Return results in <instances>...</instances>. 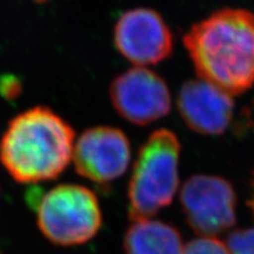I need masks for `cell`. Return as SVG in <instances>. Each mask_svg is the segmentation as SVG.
Listing matches in <instances>:
<instances>
[{"label": "cell", "mask_w": 254, "mask_h": 254, "mask_svg": "<svg viewBox=\"0 0 254 254\" xmlns=\"http://www.w3.org/2000/svg\"><path fill=\"white\" fill-rule=\"evenodd\" d=\"M184 45L202 80L232 97L254 86V12L215 11L190 28Z\"/></svg>", "instance_id": "obj_1"}, {"label": "cell", "mask_w": 254, "mask_h": 254, "mask_svg": "<svg viewBox=\"0 0 254 254\" xmlns=\"http://www.w3.org/2000/svg\"><path fill=\"white\" fill-rule=\"evenodd\" d=\"M74 131L49 107L37 106L9 122L0 141V161L15 182L55 179L73 158Z\"/></svg>", "instance_id": "obj_2"}, {"label": "cell", "mask_w": 254, "mask_h": 254, "mask_svg": "<svg viewBox=\"0 0 254 254\" xmlns=\"http://www.w3.org/2000/svg\"><path fill=\"white\" fill-rule=\"evenodd\" d=\"M182 145L176 133L154 131L138 152L128 184V215L132 221L151 219L173 201L179 187Z\"/></svg>", "instance_id": "obj_3"}, {"label": "cell", "mask_w": 254, "mask_h": 254, "mask_svg": "<svg viewBox=\"0 0 254 254\" xmlns=\"http://www.w3.org/2000/svg\"><path fill=\"white\" fill-rule=\"evenodd\" d=\"M36 206L40 231L57 245H80L92 239L101 227L97 195L81 185L57 186L39 196Z\"/></svg>", "instance_id": "obj_4"}, {"label": "cell", "mask_w": 254, "mask_h": 254, "mask_svg": "<svg viewBox=\"0 0 254 254\" xmlns=\"http://www.w3.org/2000/svg\"><path fill=\"white\" fill-rule=\"evenodd\" d=\"M180 202L187 222L199 236H218L237 222L236 192L221 177H190L182 187Z\"/></svg>", "instance_id": "obj_5"}, {"label": "cell", "mask_w": 254, "mask_h": 254, "mask_svg": "<svg viewBox=\"0 0 254 254\" xmlns=\"http://www.w3.org/2000/svg\"><path fill=\"white\" fill-rule=\"evenodd\" d=\"M110 98L117 113L138 126L164 118L172 107L171 92L164 79L152 69L139 66L114 78Z\"/></svg>", "instance_id": "obj_6"}, {"label": "cell", "mask_w": 254, "mask_h": 254, "mask_svg": "<svg viewBox=\"0 0 254 254\" xmlns=\"http://www.w3.org/2000/svg\"><path fill=\"white\" fill-rule=\"evenodd\" d=\"M116 49L139 67L164 62L173 52V34L160 13L138 7L124 12L114 25Z\"/></svg>", "instance_id": "obj_7"}, {"label": "cell", "mask_w": 254, "mask_h": 254, "mask_svg": "<svg viewBox=\"0 0 254 254\" xmlns=\"http://www.w3.org/2000/svg\"><path fill=\"white\" fill-rule=\"evenodd\" d=\"M75 170L97 184L119 179L131 163V144L122 129L97 126L79 136L73 148Z\"/></svg>", "instance_id": "obj_8"}, {"label": "cell", "mask_w": 254, "mask_h": 254, "mask_svg": "<svg viewBox=\"0 0 254 254\" xmlns=\"http://www.w3.org/2000/svg\"><path fill=\"white\" fill-rule=\"evenodd\" d=\"M177 104L186 125L199 134L220 135L233 119L232 95L200 78L183 85Z\"/></svg>", "instance_id": "obj_9"}, {"label": "cell", "mask_w": 254, "mask_h": 254, "mask_svg": "<svg viewBox=\"0 0 254 254\" xmlns=\"http://www.w3.org/2000/svg\"><path fill=\"white\" fill-rule=\"evenodd\" d=\"M126 254H182V236L171 225L145 219L133 221L124 239Z\"/></svg>", "instance_id": "obj_10"}, {"label": "cell", "mask_w": 254, "mask_h": 254, "mask_svg": "<svg viewBox=\"0 0 254 254\" xmlns=\"http://www.w3.org/2000/svg\"><path fill=\"white\" fill-rule=\"evenodd\" d=\"M182 254H228L226 244L214 237H200L186 244Z\"/></svg>", "instance_id": "obj_11"}, {"label": "cell", "mask_w": 254, "mask_h": 254, "mask_svg": "<svg viewBox=\"0 0 254 254\" xmlns=\"http://www.w3.org/2000/svg\"><path fill=\"white\" fill-rule=\"evenodd\" d=\"M226 247L228 254H254V228L232 232Z\"/></svg>", "instance_id": "obj_12"}, {"label": "cell", "mask_w": 254, "mask_h": 254, "mask_svg": "<svg viewBox=\"0 0 254 254\" xmlns=\"http://www.w3.org/2000/svg\"><path fill=\"white\" fill-rule=\"evenodd\" d=\"M21 85L20 79L13 74H4L0 77V95L6 100H14L20 95Z\"/></svg>", "instance_id": "obj_13"}, {"label": "cell", "mask_w": 254, "mask_h": 254, "mask_svg": "<svg viewBox=\"0 0 254 254\" xmlns=\"http://www.w3.org/2000/svg\"><path fill=\"white\" fill-rule=\"evenodd\" d=\"M252 187H253V194H252V198H251V200H250L249 205H250V207H251V209H252V211H253V214H254V178H253V183H252Z\"/></svg>", "instance_id": "obj_14"}, {"label": "cell", "mask_w": 254, "mask_h": 254, "mask_svg": "<svg viewBox=\"0 0 254 254\" xmlns=\"http://www.w3.org/2000/svg\"><path fill=\"white\" fill-rule=\"evenodd\" d=\"M36 2H39V4H41V2H46L47 0H34Z\"/></svg>", "instance_id": "obj_15"}]
</instances>
